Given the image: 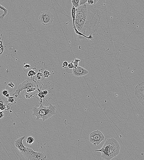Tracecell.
<instances>
[{"mask_svg":"<svg viewBox=\"0 0 144 160\" xmlns=\"http://www.w3.org/2000/svg\"><path fill=\"white\" fill-rule=\"evenodd\" d=\"M101 18L95 6L86 3L76 9L75 25L78 31L85 35L87 30L92 34L98 29Z\"/></svg>","mask_w":144,"mask_h":160,"instance_id":"cell-1","label":"cell"},{"mask_svg":"<svg viewBox=\"0 0 144 160\" xmlns=\"http://www.w3.org/2000/svg\"><path fill=\"white\" fill-rule=\"evenodd\" d=\"M120 147L119 143L114 138H108L102 148L95 151L101 153V157L106 160H111L119 154Z\"/></svg>","mask_w":144,"mask_h":160,"instance_id":"cell-2","label":"cell"},{"mask_svg":"<svg viewBox=\"0 0 144 160\" xmlns=\"http://www.w3.org/2000/svg\"><path fill=\"white\" fill-rule=\"evenodd\" d=\"M56 106L51 103L48 107H46L41 104L39 107H35L32 109V115L36 117V120L42 119L45 121L56 114Z\"/></svg>","mask_w":144,"mask_h":160,"instance_id":"cell-3","label":"cell"},{"mask_svg":"<svg viewBox=\"0 0 144 160\" xmlns=\"http://www.w3.org/2000/svg\"><path fill=\"white\" fill-rule=\"evenodd\" d=\"M26 160H47L46 156L43 153L36 152L29 147L22 154Z\"/></svg>","mask_w":144,"mask_h":160,"instance_id":"cell-4","label":"cell"},{"mask_svg":"<svg viewBox=\"0 0 144 160\" xmlns=\"http://www.w3.org/2000/svg\"><path fill=\"white\" fill-rule=\"evenodd\" d=\"M34 77L28 78L26 80L19 85L16 91L14 93L18 95H21L20 93L23 90L29 89L32 88H37V82L34 80Z\"/></svg>","mask_w":144,"mask_h":160,"instance_id":"cell-5","label":"cell"},{"mask_svg":"<svg viewBox=\"0 0 144 160\" xmlns=\"http://www.w3.org/2000/svg\"><path fill=\"white\" fill-rule=\"evenodd\" d=\"M105 136L101 132L99 131H95L90 134L89 136V140L93 144L94 146L99 145L103 141Z\"/></svg>","mask_w":144,"mask_h":160,"instance_id":"cell-6","label":"cell"},{"mask_svg":"<svg viewBox=\"0 0 144 160\" xmlns=\"http://www.w3.org/2000/svg\"><path fill=\"white\" fill-rule=\"evenodd\" d=\"M53 20V15L48 11H45L41 12L39 18L40 23L45 26L51 24Z\"/></svg>","mask_w":144,"mask_h":160,"instance_id":"cell-7","label":"cell"},{"mask_svg":"<svg viewBox=\"0 0 144 160\" xmlns=\"http://www.w3.org/2000/svg\"><path fill=\"white\" fill-rule=\"evenodd\" d=\"M135 93L138 99V101L144 106V82L139 84L135 88Z\"/></svg>","mask_w":144,"mask_h":160,"instance_id":"cell-8","label":"cell"},{"mask_svg":"<svg viewBox=\"0 0 144 160\" xmlns=\"http://www.w3.org/2000/svg\"><path fill=\"white\" fill-rule=\"evenodd\" d=\"M25 136L21 137L16 141L15 145L16 147L20 152L21 154H22L26 150V147L23 144V141L25 138Z\"/></svg>","mask_w":144,"mask_h":160,"instance_id":"cell-9","label":"cell"},{"mask_svg":"<svg viewBox=\"0 0 144 160\" xmlns=\"http://www.w3.org/2000/svg\"><path fill=\"white\" fill-rule=\"evenodd\" d=\"M72 73L76 77H81L88 74V72L84 68L78 66L72 69Z\"/></svg>","mask_w":144,"mask_h":160,"instance_id":"cell-10","label":"cell"},{"mask_svg":"<svg viewBox=\"0 0 144 160\" xmlns=\"http://www.w3.org/2000/svg\"><path fill=\"white\" fill-rule=\"evenodd\" d=\"M73 29H74V32L76 34L79 35L83 36L84 37L87 38L88 40H94V37H93V36H92V34H90V35L88 37H87L86 35H85L83 34H82L79 31H78L77 29L76 28V27H75V26L73 27Z\"/></svg>","mask_w":144,"mask_h":160,"instance_id":"cell-11","label":"cell"},{"mask_svg":"<svg viewBox=\"0 0 144 160\" xmlns=\"http://www.w3.org/2000/svg\"><path fill=\"white\" fill-rule=\"evenodd\" d=\"M71 17L73 21V26H75V21L76 16V9L74 6H72V7L71 9Z\"/></svg>","mask_w":144,"mask_h":160,"instance_id":"cell-12","label":"cell"},{"mask_svg":"<svg viewBox=\"0 0 144 160\" xmlns=\"http://www.w3.org/2000/svg\"><path fill=\"white\" fill-rule=\"evenodd\" d=\"M0 9H1L4 11V13L1 16H0V19L1 20H3L4 19L5 17L6 14H7L8 11L1 4H0Z\"/></svg>","mask_w":144,"mask_h":160,"instance_id":"cell-13","label":"cell"},{"mask_svg":"<svg viewBox=\"0 0 144 160\" xmlns=\"http://www.w3.org/2000/svg\"><path fill=\"white\" fill-rule=\"evenodd\" d=\"M3 43L2 38L0 37V57L2 56L4 50V47Z\"/></svg>","mask_w":144,"mask_h":160,"instance_id":"cell-14","label":"cell"},{"mask_svg":"<svg viewBox=\"0 0 144 160\" xmlns=\"http://www.w3.org/2000/svg\"><path fill=\"white\" fill-rule=\"evenodd\" d=\"M7 108L4 100L0 99V110H4Z\"/></svg>","mask_w":144,"mask_h":160,"instance_id":"cell-15","label":"cell"},{"mask_svg":"<svg viewBox=\"0 0 144 160\" xmlns=\"http://www.w3.org/2000/svg\"><path fill=\"white\" fill-rule=\"evenodd\" d=\"M6 102L10 103L11 104V105H13V104H15L16 103V101L14 97L12 95V96H10L9 98H8V100Z\"/></svg>","mask_w":144,"mask_h":160,"instance_id":"cell-16","label":"cell"},{"mask_svg":"<svg viewBox=\"0 0 144 160\" xmlns=\"http://www.w3.org/2000/svg\"><path fill=\"white\" fill-rule=\"evenodd\" d=\"M79 1L80 0H73L71 1L72 6L74 7L77 9L79 6Z\"/></svg>","mask_w":144,"mask_h":160,"instance_id":"cell-17","label":"cell"},{"mask_svg":"<svg viewBox=\"0 0 144 160\" xmlns=\"http://www.w3.org/2000/svg\"><path fill=\"white\" fill-rule=\"evenodd\" d=\"M34 141V139L31 136L27 137L26 139V142L27 144H33Z\"/></svg>","mask_w":144,"mask_h":160,"instance_id":"cell-18","label":"cell"},{"mask_svg":"<svg viewBox=\"0 0 144 160\" xmlns=\"http://www.w3.org/2000/svg\"><path fill=\"white\" fill-rule=\"evenodd\" d=\"M36 72L34 71L33 70H31L27 74V76L29 77L32 78L33 76L36 75Z\"/></svg>","mask_w":144,"mask_h":160,"instance_id":"cell-19","label":"cell"},{"mask_svg":"<svg viewBox=\"0 0 144 160\" xmlns=\"http://www.w3.org/2000/svg\"><path fill=\"white\" fill-rule=\"evenodd\" d=\"M80 61V60L78 59H75L74 60L71 61L73 65L74 68L77 67L78 66L79 62Z\"/></svg>","mask_w":144,"mask_h":160,"instance_id":"cell-20","label":"cell"},{"mask_svg":"<svg viewBox=\"0 0 144 160\" xmlns=\"http://www.w3.org/2000/svg\"><path fill=\"white\" fill-rule=\"evenodd\" d=\"M43 76L44 78H46L49 77L51 75L50 72L47 70H45L43 72Z\"/></svg>","mask_w":144,"mask_h":160,"instance_id":"cell-21","label":"cell"},{"mask_svg":"<svg viewBox=\"0 0 144 160\" xmlns=\"http://www.w3.org/2000/svg\"><path fill=\"white\" fill-rule=\"evenodd\" d=\"M42 76H43V75L40 72H39L37 74V79L38 80H42Z\"/></svg>","mask_w":144,"mask_h":160,"instance_id":"cell-22","label":"cell"},{"mask_svg":"<svg viewBox=\"0 0 144 160\" xmlns=\"http://www.w3.org/2000/svg\"><path fill=\"white\" fill-rule=\"evenodd\" d=\"M87 0H80L79 1V6L86 4L87 2Z\"/></svg>","mask_w":144,"mask_h":160,"instance_id":"cell-23","label":"cell"},{"mask_svg":"<svg viewBox=\"0 0 144 160\" xmlns=\"http://www.w3.org/2000/svg\"><path fill=\"white\" fill-rule=\"evenodd\" d=\"M9 93V92L8 91V90H3V91L2 92V95L3 96H5L6 95H7Z\"/></svg>","mask_w":144,"mask_h":160,"instance_id":"cell-24","label":"cell"},{"mask_svg":"<svg viewBox=\"0 0 144 160\" xmlns=\"http://www.w3.org/2000/svg\"><path fill=\"white\" fill-rule=\"evenodd\" d=\"M68 68L72 69L74 68L73 65L71 62L70 63L68 64Z\"/></svg>","mask_w":144,"mask_h":160,"instance_id":"cell-25","label":"cell"},{"mask_svg":"<svg viewBox=\"0 0 144 160\" xmlns=\"http://www.w3.org/2000/svg\"><path fill=\"white\" fill-rule=\"evenodd\" d=\"M68 62L66 61H65L63 62L62 67L63 68L67 67L68 65Z\"/></svg>","mask_w":144,"mask_h":160,"instance_id":"cell-26","label":"cell"},{"mask_svg":"<svg viewBox=\"0 0 144 160\" xmlns=\"http://www.w3.org/2000/svg\"><path fill=\"white\" fill-rule=\"evenodd\" d=\"M87 3L89 5H93L94 4L93 0H88Z\"/></svg>","mask_w":144,"mask_h":160,"instance_id":"cell-27","label":"cell"},{"mask_svg":"<svg viewBox=\"0 0 144 160\" xmlns=\"http://www.w3.org/2000/svg\"><path fill=\"white\" fill-rule=\"evenodd\" d=\"M8 86L11 88H13L15 87V85L13 84L12 82H11L8 83Z\"/></svg>","mask_w":144,"mask_h":160,"instance_id":"cell-28","label":"cell"},{"mask_svg":"<svg viewBox=\"0 0 144 160\" xmlns=\"http://www.w3.org/2000/svg\"><path fill=\"white\" fill-rule=\"evenodd\" d=\"M48 92L47 91H46V90H44V91H43L42 93V94L44 96L47 95L48 94Z\"/></svg>","mask_w":144,"mask_h":160,"instance_id":"cell-29","label":"cell"},{"mask_svg":"<svg viewBox=\"0 0 144 160\" xmlns=\"http://www.w3.org/2000/svg\"><path fill=\"white\" fill-rule=\"evenodd\" d=\"M4 115L3 113L1 111H0V119L2 118L4 116Z\"/></svg>","mask_w":144,"mask_h":160,"instance_id":"cell-30","label":"cell"},{"mask_svg":"<svg viewBox=\"0 0 144 160\" xmlns=\"http://www.w3.org/2000/svg\"><path fill=\"white\" fill-rule=\"evenodd\" d=\"M31 67V66H30V65L28 64H26L24 66V67L26 69L29 68Z\"/></svg>","mask_w":144,"mask_h":160,"instance_id":"cell-31","label":"cell"},{"mask_svg":"<svg viewBox=\"0 0 144 160\" xmlns=\"http://www.w3.org/2000/svg\"><path fill=\"white\" fill-rule=\"evenodd\" d=\"M98 1H97V0H94V4L95 5Z\"/></svg>","mask_w":144,"mask_h":160,"instance_id":"cell-32","label":"cell"},{"mask_svg":"<svg viewBox=\"0 0 144 160\" xmlns=\"http://www.w3.org/2000/svg\"><path fill=\"white\" fill-rule=\"evenodd\" d=\"M10 95L9 93L7 95H6L5 97H6V98H9V97L10 96Z\"/></svg>","mask_w":144,"mask_h":160,"instance_id":"cell-33","label":"cell"}]
</instances>
